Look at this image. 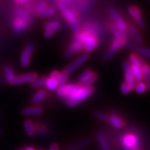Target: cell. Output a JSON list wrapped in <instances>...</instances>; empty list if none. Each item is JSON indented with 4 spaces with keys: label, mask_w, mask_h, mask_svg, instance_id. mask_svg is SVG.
<instances>
[{
    "label": "cell",
    "mask_w": 150,
    "mask_h": 150,
    "mask_svg": "<svg viewBox=\"0 0 150 150\" xmlns=\"http://www.w3.org/2000/svg\"><path fill=\"white\" fill-rule=\"evenodd\" d=\"M4 79L8 83L13 80L16 76H15V72L13 69L11 67L10 65H5L4 68Z\"/></svg>",
    "instance_id": "obj_27"
},
{
    "label": "cell",
    "mask_w": 150,
    "mask_h": 150,
    "mask_svg": "<svg viewBox=\"0 0 150 150\" xmlns=\"http://www.w3.org/2000/svg\"><path fill=\"white\" fill-rule=\"evenodd\" d=\"M138 53L139 55H141L143 57H144L146 59H150V49L149 48H144V47H139L138 48Z\"/></svg>",
    "instance_id": "obj_38"
},
{
    "label": "cell",
    "mask_w": 150,
    "mask_h": 150,
    "mask_svg": "<svg viewBox=\"0 0 150 150\" xmlns=\"http://www.w3.org/2000/svg\"><path fill=\"white\" fill-rule=\"evenodd\" d=\"M33 21L32 13L23 8H16L14 9V19L12 23L13 30L20 33L27 30L31 26Z\"/></svg>",
    "instance_id": "obj_2"
},
{
    "label": "cell",
    "mask_w": 150,
    "mask_h": 150,
    "mask_svg": "<svg viewBox=\"0 0 150 150\" xmlns=\"http://www.w3.org/2000/svg\"><path fill=\"white\" fill-rule=\"evenodd\" d=\"M94 92L93 86H83L81 83H78V85L69 96L63 98L67 105L70 108L76 107L79 103L83 102L88 98L91 96Z\"/></svg>",
    "instance_id": "obj_1"
},
{
    "label": "cell",
    "mask_w": 150,
    "mask_h": 150,
    "mask_svg": "<svg viewBox=\"0 0 150 150\" xmlns=\"http://www.w3.org/2000/svg\"><path fill=\"white\" fill-rule=\"evenodd\" d=\"M46 95H47V93H46L45 90H43V89H38L33 95L31 100H32V102L33 103L38 104V103H40L41 102H43V100L45 99V98H46Z\"/></svg>",
    "instance_id": "obj_25"
},
{
    "label": "cell",
    "mask_w": 150,
    "mask_h": 150,
    "mask_svg": "<svg viewBox=\"0 0 150 150\" xmlns=\"http://www.w3.org/2000/svg\"><path fill=\"white\" fill-rule=\"evenodd\" d=\"M23 128L28 136L33 137L36 134V124L31 119H27L23 123Z\"/></svg>",
    "instance_id": "obj_21"
},
{
    "label": "cell",
    "mask_w": 150,
    "mask_h": 150,
    "mask_svg": "<svg viewBox=\"0 0 150 150\" xmlns=\"http://www.w3.org/2000/svg\"><path fill=\"white\" fill-rule=\"evenodd\" d=\"M97 141H98V144L99 145L100 149L102 150H111L110 145L108 144L107 139L105 138V136L102 133L98 134V135H97Z\"/></svg>",
    "instance_id": "obj_24"
},
{
    "label": "cell",
    "mask_w": 150,
    "mask_h": 150,
    "mask_svg": "<svg viewBox=\"0 0 150 150\" xmlns=\"http://www.w3.org/2000/svg\"><path fill=\"white\" fill-rule=\"evenodd\" d=\"M55 8L53 7H48L47 8H45L44 10L39 12L37 13V15L40 18H46V17H51L55 14Z\"/></svg>",
    "instance_id": "obj_32"
},
{
    "label": "cell",
    "mask_w": 150,
    "mask_h": 150,
    "mask_svg": "<svg viewBox=\"0 0 150 150\" xmlns=\"http://www.w3.org/2000/svg\"><path fill=\"white\" fill-rule=\"evenodd\" d=\"M24 150H36L35 149H33V148H32V147H28V148H26Z\"/></svg>",
    "instance_id": "obj_45"
},
{
    "label": "cell",
    "mask_w": 150,
    "mask_h": 150,
    "mask_svg": "<svg viewBox=\"0 0 150 150\" xmlns=\"http://www.w3.org/2000/svg\"><path fill=\"white\" fill-rule=\"evenodd\" d=\"M95 73L91 69H86L84 70L81 75L79 77V83L81 84H83V85H84V83H85L90 78H91L93 75Z\"/></svg>",
    "instance_id": "obj_28"
},
{
    "label": "cell",
    "mask_w": 150,
    "mask_h": 150,
    "mask_svg": "<svg viewBox=\"0 0 150 150\" xmlns=\"http://www.w3.org/2000/svg\"><path fill=\"white\" fill-rule=\"evenodd\" d=\"M82 50H83V47L82 43H79V42H73L69 46L68 49L64 52V56L66 59H69L77 53H79Z\"/></svg>",
    "instance_id": "obj_14"
},
{
    "label": "cell",
    "mask_w": 150,
    "mask_h": 150,
    "mask_svg": "<svg viewBox=\"0 0 150 150\" xmlns=\"http://www.w3.org/2000/svg\"><path fill=\"white\" fill-rule=\"evenodd\" d=\"M108 123H110L112 127L117 128V129H122L126 124L125 121L118 115V112H112V114L109 116Z\"/></svg>",
    "instance_id": "obj_15"
},
{
    "label": "cell",
    "mask_w": 150,
    "mask_h": 150,
    "mask_svg": "<svg viewBox=\"0 0 150 150\" xmlns=\"http://www.w3.org/2000/svg\"><path fill=\"white\" fill-rule=\"evenodd\" d=\"M41 150H43V149H41Z\"/></svg>",
    "instance_id": "obj_47"
},
{
    "label": "cell",
    "mask_w": 150,
    "mask_h": 150,
    "mask_svg": "<svg viewBox=\"0 0 150 150\" xmlns=\"http://www.w3.org/2000/svg\"><path fill=\"white\" fill-rule=\"evenodd\" d=\"M124 47L129 48V49H131V50H134V51H137L138 48H139V46L136 43H134L133 42H130V41H127L124 44Z\"/></svg>",
    "instance_id": "obj_40"
},
{
    "label": "cell",
    "mask_w": 150,
    "mask_h": 150,
    "mask_svg": "<svg viewBox=\"0 0 150 150\" xmlns=\"http://www.w3.org/2000/svg\"><path fill=\"white\" fill-rule=\"evenodd\" d=\"M122 144L126 150H134L141 148L137 136L134 134H127L122 138Z\"/></svg>",
    "instance_id": "obj_6"
},
{
    "label": "cell",
    "mask_w": 150,
    "mask_h": 150,
    "mask_svg": "<svg viewBox=\"0 0 150 150\" xmlns=\"http://www.w3.org/2000/svg\"><path fill=\"white\" fill-rule=\"evenodd\" d=\"M94 116L96 117L98 119L103 121V122H108V118H109V115H108L106 112H102V111H94L93 112Z\"/></svg>",
    "instance_id": "obj_36"
},
{
    "label": "cell",
    "mask_w": 150,
    "mask_h": 150,
    "mask_svg": "<svg viewBox=\"0 0 150 150\" xmlns=\"http://www.w3.org/2000/svg\"><path fill=\"white\" fill-rule=\"evenodd\" d=\"M17 4H29L30 2L29 1H26V0H18V1H15Z\"/></svg>",
    "instance_id": "obj_43"
},
{
    "label": "cell",
    "mask_w": 150,
    "mask_h": 150,
    "mask_svg": "<svg viewBox=\"0 0 150 150\" xmlns=\"http://www.w3.org/2000/svg\"><path fill=\"white\" fill-rule=\"evenodd\" d=\"M129 13L130 16L132 17V18L134 19L135 23L141 28H145V22L142 17L141 14V11L139 8L135 5H131L129 8Z\"/></svg>",
    "instance_id": "obj_11"
},
{
    "label": "cell",
    "mask_w": 150,
    "mask_h": 150,
    "mask_svg": "<svg viewBox=\"0 0 150 150\" xmlns=\"http://www.w3.org/2000/svg\"><path fill=\"white\" fill-rule=\"evenodd\" d=\"M37 78L38 74L36 73H28V74L16 76L9 83V84L12 86H16L20 85V84H24V83H31Z\"/></svg>",
    "instance_id": "obj_8"
},
{
    "label": "cell",
    "mask_w": 150,
    "mask_h": 150,
    "mask_svg": "<svg viewBox=\"0 0 150 150\" xmlns=\"http://www.w3.org/2000/svg\"><path fill=\"white\" fill-rule=\"evenodd\" d=\"M121 92H122V93L123 94H129L130 92L132 91V89H131V88L129 87V84L127 83H125V82H123V83L121 84Z\"/></svg>",
    "instance_id": "obj_39"
},
{
    "label": "cell",
    "mask_w": 150,
    "mask_h": 150,
    "mask_svg": "<svg viewBox=\"0 0 150 150\" xmlns=\"http://www.w3.org/2000/svg\"><path fill=\"white\" fill-rule=\"evenodd\" d=\"M22 114L23 116H38L43 112V108L39 106L28 107L22 110Z\"/></svg>",
    "instance_id": "obj_16"
},
{
    "label": "cell",
    "mask_w": 150,
    "mask_h": 150,
    "mask_svg": "<svg viewBox=\"0 0 150 150\" xmlns=\"http://www.w3.org/2000/svg\"><path fill=\"white\" fill-rule=\"evenodd\" d=\"M69 80V74H66L64 71H62L61 72V75H60V78L58 80V83H59V87H61V86H64L65 84H67V82Z\"/></svg>",
    "instance_id": "obj_37"
},
{
    "label": "cell",
    "mask_w": 150,
    "mask_h": 150,
    "mask_svg": "<svg viewBox=\"0 0 150 150\" xmlns=\"http://www.w3.org/2000/svg\"><path fill=\"white\" fill-rule=\"evenodd\" d=\"M73 39L74 40V42H79L83 44V50L85 51L86 54H88L96 49L99 44L98 38L83 31L75 33Z\"/></svg>",
    "instance_id": "obj_3"
},
{
    "label": "cell",
    "mask_w": 150,
    "mask_h": 150,
    "mask_svg": "<svg viewBox=\"0 0 150 150\" xmlns=\"http://www.w3.org/2000/svg\"><path fill=\"white\" fill-rule=\"evenodd\" d=\"M88 54H86V53L82 54L79 57H78L77 59H75L74 61L70 63L65 68L64 71L66 74H69L73 73L76 69H78L81 65L83 64L86 61L88 60Z\"/></svg>",
    "instance_id": "obj_10"
},
{
    "label": "cell",
    "mask_w": 150,
    "mask_h": 150,
    "mask_svg": "<svg viewBox=\"0 0 150 150\" xmlns=\"http://www.w3.org/2000/svg\"><path fill=\"white\" fill-rule=\"evenodd\" d=\"M48 150H59V145L57 144H53L50 145Z\"/></svg>",
    "instance_id": "obj_42"
},
{
    "label": "cell",
    "mask_w": 150,
    "mask_h": 150,
    "mask_svg": "<svg viewBox=\"0 0 150 150\" xmlns=\"http://www.w3.org/2000/svg\"><path fill=\"white\" fill-rule=\"evenodd\" d=\"M48 7V3L45 2V1H41V2H38L36 5L33 7V12L37 14L39 12L44 10L45 8H47Z\"/></svg>",
    "instance_id": "obj_33"
},
{
    "label": "cell",
    "mask_w": 150,
    "mask_h": 150,
    "mask_svg": "<svg viewBox=\"0 0 150 150\" xmlns=\"http://www.w3.org/2000/svg\"><path fill=\"white\" fill-rule=\"evenodd\" d=\"M35 50V45L34 43H28L23 48V52L20 57V64L23 68H27L28 65L31 63V59H32L33 54Z\"/></svg>",
    "instance_id": "obj_7"
},
{
    "label": "cell",
    "mask_w": 150,
    "mask_h": 150,
    "mask_svg": "<svg viewBox=\"0 0 150 150\" xmlns=\"http://www.w3.org/2000/svg\"><path fill=\"white\" fill-rule=\"evenodd\" d=\"M127 31L129 32V37L131 36V37L133 38L134 40L136 43H139V44L144 43V39H143V38L141 37V35H140V33H139V31L136 29V28L134 27V26L131 25V24H129V25H128V30H127Z\"/></svg>",
    "instance_id": "obj_19"
},
{
    "label": "cell",
    "mask_w": 150,
    "mask_h": 150,
    "mask_svg": "<svg viewBox=\"0 0 150 150\" xmlns=\"http://www.w3.org/2000/svg\"><path fill=\"white\" fill-rule=\"evenodd\" d=\"M5 79H4V78H0V85H1V84H3V83H4V82H5Z\"/></svg>",
    "instance_id": "obj_44"
},
{
    "label": "cell",
    "mask_w": 150,
    "mask_h": 150,
    "mask_svg": "<svg viewBox=\"0 0 150 150\" xmlns=\"http://www.w3.org/2000/svg\"><path fill=\"white\" fill-rule=\"evenodd\" d=\"M123 67V73H124V78H125V83H127L129 87L131 88V89L134 90L135 84H136V81L134 79V75L132 74L129 61H124Z\"/></svg>",
    "instance_id": "obj_12"
},
{
    "label": "cell",
    "mask_w": 150,
    "mask_h": 150,
    "mask_svg": "<svg viewBox=\"0 0 150 150\" xmlns=\"http://www.w3.org/2000/svg\"><path fill=\"white\" fill-rule=\"evenodd\" d=\"M127 42L124 38H114V40L111 43L110 48L105 52V54L103 56V61H108L109 59H111L112 56L117 53L121 48L124 47V44Z\"/></svg>",
    "instance_id": "obj_5"
},
{
    "label": "cell",
    "mask_w": 150,
    "mask_h": 150,
    "mask_svg": "<svg viewBox=\"0 0 150 150\" xmlns=\"http://www.w3.org/2000/svg\"><path fill=\"white\" fill-rule=\"evenodd\" d=\"M48 133V127L43 123H37L36 124V134L38 135H46Z\"/></svg>",
    "instance_id": "obj_34"
},
{
    "label": "cell",
    "mask_w": 150,
    "mask_h": 150,
    "mask_svg": "<svg viewBox=\"0 0 150 150\" xmlns=\"http://www.w3.org/2000/svg\"><path fill=\"white\" fill-rule=\"evenodd\" d=\"M60 75H61V72H59L58 70H54V71H52L50 73L49 77H51V78H53V79L58 81L59 79V78H60Z\"/></svg>",
    "instance_id": "obj_41"
},
{
    "label": "cell",
    "mask_w": 150,
    "mask_h": 150,
    "mask_svg": "<svg viewBox=\"0 0 150 150\" xmlns=\"http://www.w3.org/2000/svg\"><path fill=\"white\" fill-rule=\"evenodd\" d=\"M1 134H2V131H1V129H0V135H1Z\"/></svg>",
    "instance_id": "obj_46"
},
{
    "label": "cell",
    "mask_w": 150,
    "mask_h": 150,
    "mask_svg": "<svg viewBox=\"0 0 150 150\" xmlns=\"http://www.w3.org/2000/svg\"><path fill=\"white\" fill-rule=\"evenodd\" d=\"M89 143H90V140L88 139H83L79 140V141L70 145L67 150H80L87 147L89 144Z\"/></svg>",
    "instance_id": "obj_23"
},
{
    "label": "cell",
    "mask_w": 150,
    "mask_h": 150,
    "mask_svg": "<svg viewBox=\"0 0 150 150\" xmlns=\"http://www.w3.org/2000/svg\"><path fill=\"white\" fill-rule=\"evenodd\" d=\"M134 89L135 91L137 92L138 93H144L145 92L148 90L147 88V86L145 84V83L144 82H139V83H136L135 87H134Z\"/></svg>",
    "instance_id": "obj_35"
},
{
    "label": "cell",
    "mask_w": 150,
    "mask_h": 150,
    "mask_svg": "<svg viewBox=\"0 0 150 150\" xmlns=\"http://www.w3.org/2000/svg\"><path fill=\"white\" fill-rule=\"evenodd\" d=\"M81 31L88 33L92 34V35H93L95 37H97L99 34V28L93 23H84L81 27Z\"/></svg>",
    "instance_id": "obj_17"
},
{
    "label": "cell",
    "mask_w": 150,
    "mask_h": 150,
    "mask_svg": "<svg viewBox=\"0 0 150 150\" xmlns=\"http://www.w3.org/2000/svg\"><path fill=\"white\" fill-rule=\"evenodd\" d=\"M142 72H143V78L145 81V84L147 88L150 90V64L145 62L142 66Z\"/></svg>",
    "instance_id": "obj_22"
},
{
    "label": "cell",
    "mask_w": 150,
    "mask_h": 150,
    "mask_svg": "<svg viewBox=\"0 0 150 150\" xmlns=\"http://www.w3.org/2000/svg\"><path fill=\"white\" fill-rule=\"evenodd\" d=\"M56 7L59 8V10L61 11L62 15L64 16L67 22L69 23L70 28H72V30L77 33L81 31V27L79 24V21H78V18H77V13H74V11H72L69 8H68L64 3L63 1H56L55 2Z\"/></svg>",
    "instance_id": "obj_4"
},
{
    "label": "cell",
    "mask_w": 150,
    "mask_h": 150,
    "mask_svg": "<svg viewBox=\"0 0 150 150\" xmlns=\"http://www.w3.org/2000/svg\"><path fill=\"white\" fill-rule=\"evenodd\" d=\"M130 68H131V71H132V74L134 75V78L136 81V83L143 82L144 78H143L142 67L139 64H130Z\"/></svg>",
    "instance_id": "obj_20"
},
{
    "label": "cell",
    "mask_w": 150,
    "mask_h": 150,
    "mask_svg": "<svg viewBox=\"0 0 150 150\" xmlns=\"http://www.w3.org/2000/svg\"><path fill=\"white\" fill-rule=\"evenodd\" d=\"M108 13H109V16L111 18L112 22L114 23L113 24L118 28L120 31H122L123 33H127L128 25H127V23H125V21L123 20V18L120 17V15L118 14V12L115 9H113V8H109Z\"/></svg>",
    "instance_id": "obj_9"
},
{
    "label": "cell",
    "mask_w": 150,
    "mask_h": 150,
    "mask_svg": "<svg viewBox=\"0 0 150 150\" xmlns=\"http://www.w3.org/2000/svg\"><path fill=\"white\" fill-rule=\"evenodd\" d=\"M45 86H46L47 89L50 90V91H54V90H57L58 89V88H59V83H58V81L56 80V79H54L53 78L49 77V78H48V79H47Z\"/></svg>",
    "instance_id": "obj_31"
},
{
    "label": "cell",
    "mask_w": 150,
    "mask_h": 150,
    "mask_svg": "<svg viewBox=\"0 0 150 150\" xmlns=\"http://www.w3.org/2000/svg\"><path fill=\"white\" fill-rule=\"evenodd\" d=\"M78 83H67L64 86L59 87L57 89V95L61 97L62 98H67L74 91Z\"/></svg>",
    "instance_id": "obj_13"
},
{
    "label": "cell",
    "mask_w": 150,
    "mask_h": 150,
    "mask_svg": "<svg viewBox=\"0 0 150 150\" xmlns=\"http://www.w3.org/2000/svg\"><path fill=\"white\" fill-rule=\"evenodd\" d=\"M47 79H48V78L46 76H42L40 78H37L33 83H30V86L33 88H39L43 86H45Z\"/></svg>",
    "instance_id": "obj_30"
},
{
    "label": "cell",
    "mask_w": 150,
    "mask_h": 150,
    "mask_svg": "<svg viewBox=\"0 0 150 150\" xmlns=\"http://www.w3.org/2000/svg\"><path fill=\"white\" fill-rule=\"evenodd\" d=\"M76 6V8H79L83 10H86L87 8H91L94 4V1H73Z\"/></svg>",
    "instance_id": "obj_29"
},
{
    "label": "cell",
    "mask_w": 150,
    "mask_h": 150,
    "mask_svg": "<svg viewBox=\"0 0 150 150\" xmlns=\"http://www.w3.org/2000/svg\"><path fill=\"white\" fill-rule=\"evenodd\" d=\"M60 27H61V24L59 21H56V20L49 21L44 24V29H45L44 31L55 33L59 30Z\"/></svg>",
    "instance_id": "obj_26"
},
{
    "label": "cell",
    "mask_w": 150,
    "mask_h": 150,
    "mask_svg": "<svg viewBox=\"0 0 150 150\" xmlns=\"http://www.w3.org/2000/svg\"><path fill=\"white\" fill-rule=\"evenodd\" d=\"M108 28H109V30L112 32V33L113 34V36L115 37V38H124V39L127 40V41L129 40L130 37H129V33L120 31L113 23H109Z\"/></svg>",
    "instance_id": "obj_18"
}]
</instances>
